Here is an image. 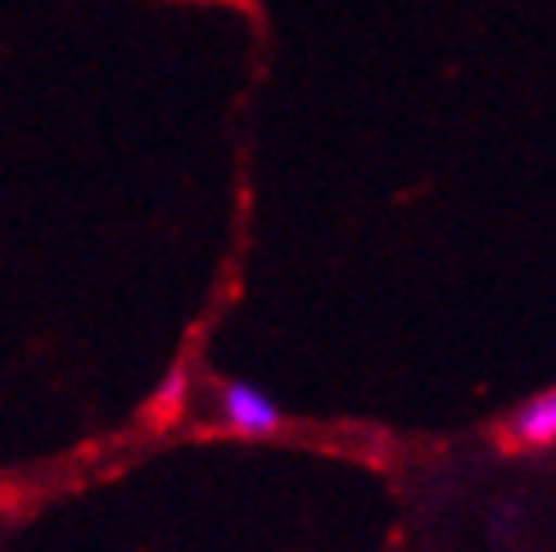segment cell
<instances>
[{
	"label": "cell",
	"mask_w": 556,
	"mask_h": 552,
	"mask_svg": "<svg viewBox=\"0 0 556 552\" xmlns=\"http://www.w3.org/2000/svg\"><path fill=\"white\" fill-rule=\"evenodd\" d=\"M217 417L244 439H267V435H276L286 426L281 403H276L271 394H263L258 385H249V380L217 385Z\"/></svg>",
	"instance_id": "1"
},
{
	"label": "cell",
	"mask_w": 556,
	"mask_h": 552,
	"mask_svg": "<svg viewBox=\"0 0 556 552\" xmlns=\"http://www.w3.org/2000/svg\"><path fill=\"white\" fill-rule=\"evenodd\" d=\"M507 439L516 449H547L556 444V385L534 399H525L507 417Z\"/></svg>",
	"instance_id": "2"
},
{
	"label": "cell",
	"mask_w": 556,
	"mask_h": 552,
	"mask_svg": "<svg viewBox=\"0 0 556 552\" xmlns=\"http://www.w3.org/2000/svg\"><path fill=\"white\" fill-rule=\"evenodd\" d=\"M186 385H190V376H186V367H173L168 372V380H163V390L154 394V422H177L181 412H186Z\"/></svg>",
	"instance_id": "3"
}]
</instances>
